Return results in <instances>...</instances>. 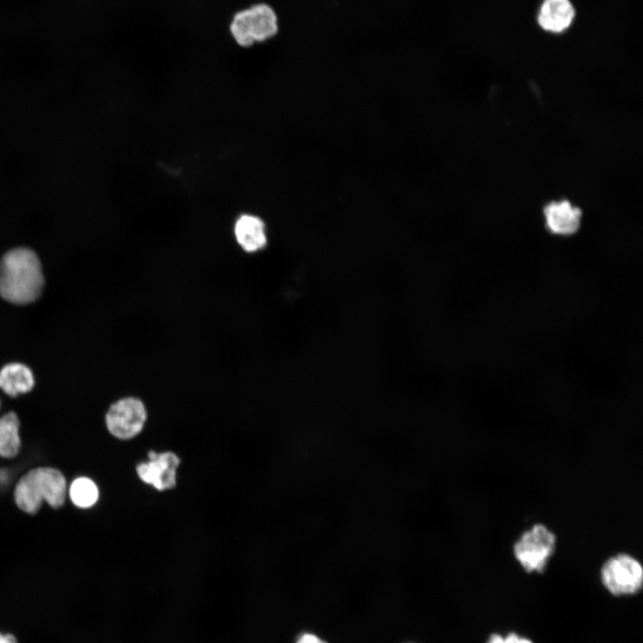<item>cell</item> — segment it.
Returning a JSON list of instances; mask_svg holds the SVG:
<instances>
[{"label": "cell", "instance_id": "9", "mask_svg": "<svg viewBox=\"0 0 643 643\" xmlns=\"http://www.w3.org/2000/svg\"><path fill=\"white\" fill-rule=\"evenodd\" d=\"M233 232L238 245L246 253H255L267 245L266 226L257 215L240 214L235 221Z\"/></svg>", "mask_w": 643, "mask_h": 643}, {"label": "cell", "instance_id": "3", "mask_svg": "<svg viewBox=\"0 0 643 643\" xmlns=\"http://www.w3.org/2000/svg\"><path fill=\"white\" fill-rule=\"evenodd\" d=\"M279 29L278 14L265 2H256L238 9L228 24L231 39L243 49L271 40L278 34Z\"/></svg>", "mask_w": 643, "mask_h": 643}, {"label": "cell", "instance_id": "10", "mask_svg": "<svg viewBox=\"0 0 643 643\" xmlns=\"http://www.w3.org/2000/svg\"><path fill=\"white\" fill-rule=\"evenodd\" d=\"M574 7L570 0H544L539 13L538 23L544 30L561 33L572 23Z\"/></svg>", "mask_w": 643, "mask_h": 643}, {"label": "cell", "instance_id": "4", "mask_svg": "<svg viewBox=\"0 0 643 643\" xmlns=\"http://www.w3.org/2000/svg\"><path fill=\"white\" fill-rule=\"evenodd\" d=\"M556 547V536L545 524L525 530L514 544V555L527 572L543 573Z\"/></svg>", "mask_w": 643, "mask_h": 643}, {"label": "cell", "instance_id": "7", "mask_svg": "<svg viewBox=\"0 0 643 643\" xmlns=\"http://www.w3.org/2000/svg\"><path fill=\"white\" fill-rule=\"evenodd\" d=\"M149 461L138 465L139 478L153 485L158 490L171 489L176 484V470L180 464L179 457L171 453L148 452Z\"/></svg>", "mask_w": 643, "mask_h": 643}, {"label": "cell", "instance_id": "8", "mask_svg": "<svg viewBox=\"0 0 643 643\" xmlns=\"http://www.w3.org/2000/svg\"><path fill=\"white\" fill-rule=\"evenodd\" d=\"M546 229L555 236L570 237L580 228L582 213L568 200L549 202L543 208Z\"/></svg>", "mask_w": 643, "mask_h": 643}, {"label": "cell", "instance_id": "12", "mask_svg": "<svg viewBox=\"0 0 643 643\" xmlns=\"http://www.w3.org/2000/svg\"><path fill=\"white\" fill-rule=\"evenodd\" d=\"M20 420L14 412L0 417V456L13 458L21 449Z\"/></svg>", "mask_w": 643, "mask_h": 643}, {"label": "cell", "instance_id": "2", "mask_svg": "<svg viewBox=\"0 0 643 643\" xmlns=\"http://www.w3.org/2000/svg\"><path fill=\"white\" fill-rule=\"evenodd\" d=\"M67 482L64 475L53 467L29 470L17 481L13 497L24 513L34 514L43 501L53 508L61 507L66 498Z\"/></svg>", "mask_w": 643, "mask_h": 643}, {"label": "cell", "instance_id": "13", "mask_svg": "<svg viewBox=\"0 0 643 643\" xmlns=\"http://www.w3.org/2000/svg\"><path fill=\"white\" fill-rule=\"evenodd\" d=\"M67 491L73 505L79 508L91 507L98 499L97 486L88 477L73 480Z\"/></svg>", "mask_w": 643, "mask_h": 643}, {"label": "cell", "instance_id": "5", "mask_svg": "<svg viewBox=\"0 0 643 643\" xmlns=\"http://www.w3.org/2000/svg\"><path fill=\"white\" fill-rule=\"evenodd\" d=\"M600 580L614 597L633 596L642 589L643 568L634 556L619 553L610 556L603 564Z\"/></svg>", "mask_w": 643, "mask_h": 643}, {"label": "cell", "instance_id": "14", "mask_svg": "<svg viewBox=\"0 0 643 643\" xmlns=\"http://www.w3.org/2000/svg\"><path fill=\"white\" fill-rule=\"evenodd\" d=\"M505 643H533V641L527 637L512 631L505 636Z\"/></svg>", "mask_w": 643, "mask_h": 643}, {"label": "cell", "instance_id": "1", "mask_svg": "<svg viewBox=\"0 0 643 643\" xmlns=\"http://www.w3.org/2000/svg\"><path fill=\"white\" fill-rule=\"evenodd\" d=\"M45 279L37 254L28 247L6 252L0 261V296L12 304L27 305L41 295Z\"/></svg>", "mask_w": 643, "mask_h": 643}, {"label": "cell", "instance_id": "15", "mask_svg": "<svg viewBox=\"0 0 643 643\" xmlns=\"http://www.w3.org/2000/svg\"><path fill=\"white\" fill-rule=\"evenodd\" d=\"M296 643H327V642L313 633L305 632L297 638Z\"/></svg>", "mask_w": 643, "mask_h": 643}, {"label": "cell", "instance_id": "6", "mask_svg": "<svg viewBox=\"0 0 643 643\" xmlns=\"http://www.w3.org/2000/svg\"><path fill=\"white\" fill-rule=\"evenodd\" d=\"M146 411L143 402L136 397H124L113 403L105 414L109 432L121 439H129L143 429Z\"/></svg>", "mask_w": 643, "mask_h": 643}, {"label": "cell", "instance_id": "17", "mask_svg": "<svg viewBox=\"0 0 643 643\" xmlns=\"http://www.w3.org/2000/svg\"><path fill=\"white\" fill-rule=\"evenodd\" d=\"M486 643H505V636L497 632L491 633Z\"/></svg>", "mask_w": 643, "mask_h": 643}, {"label": "cell", "instance_id": "11", "mask_svg": "<svg viewBox=\"0 0 643 643\" xmlns=\"http://www.w3.org/2000/svg\"><path fill=\"white\" fill-rule=\"evenodd\" d=\"M34 385V375L23 363H11L0 370V388L10 397L28 393Z\"/></svg>", "mask_w": 643, "mask_h": 643}, {"label": "cell", "instance_id": "16", "mask_svg": "<svg viewBox=\"0 0 643 643\" xmlns=\"http://www.w3.org/2000/svg\"><path fill=\"white\" fill-rule=\"evenodd\" d=\"M0 643H18V640L13 634L0 631Z\"/></svg>", "mask_w": 643, "mask_h": 643}]
</instances>
